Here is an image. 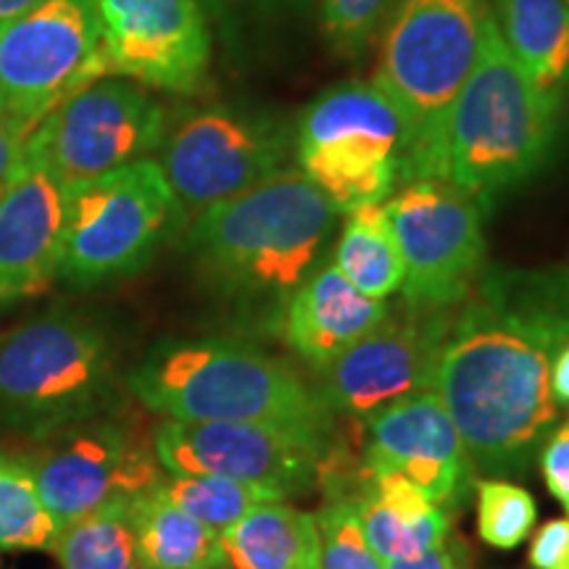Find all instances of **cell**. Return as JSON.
<instances>
[{"mask_svg": "<svg viewBox=\"0 0 569 569\" xmlns=\"http://www.w3.org/2000/svg\"><path fill=\"white\" fill-rule=\"evenodd\" d=\"M293 159L338 213L386 203L407 174L409 122L377 82L336 84L298 117Z\"/></svg>", "mask_w": 569, "mask_h": 569, "instance_id": "cell-8", "label": "cell"}, {"mask_svg": "<svg viewBox=\"0 0 569 569\" xmlns=\"http://www.w3.org/2000/svg\"><path fill=\"white\" fill-rule=\"evenodd\" d=\"M567 343V267H486L453 306L436 390L475 475H528L559 422L551 369Z\"/></svg>", "mask_w": 569, "mask_h": 569, "instance_id": "cell-1", "label": "cell"}, {"mask_svg": "<svg viewBox=\"0 0 569 569\" xmlns=\"http://www.w3.org/2000/svg\"><path fill=\"white\" fill-rule=\"evenodd\" d=\"M390 303L356 290L330 259L288 298L277 336L315 372L343 356L388 317Z\"/></svg>", "mask_w": 569, "mask_h": 569, "instance_id": "cell-19", "label": "cell"}, {"mask_svg": "<svg viewBox=\"0 0 569 569\" xmlns=\"http://www.w3.org/2000/svg\"><path fill=\"white\" fill-rule=\"evenodd\" d=\"M184 227L188 213L156 159L71 182L56 280L80 290L127 280L151 264Z\"/></svg>", "mask_w": 569, "mask_h": 569, "instance_id": "cell-7", "label": "cell"}, {"mask_svg": "<svg viewBox=\"0 0 569 569\" xmlns=\"http://www.w3.org/2000/svg\"><path fill=\"white\" fill-rule=\"evenodd\" d=\"M51 553L61 569H142L132 498H117L69 522Z\"/></svg>", "mask_w": 569, "mask_h": 569, "instance_id": "cell-24", "label": "cell"}, {"mask_svg": "<svg viewBox=\"0 0 569 569\" xmlns=\"http://www.w3.org/2000/svg\"><path fill=\"white\" fill-rule=\"evenodd\" d=\"M169 501L177 503L206 528L222 532L261 503L288 501L282 493L213 475H167L156 482Z\"/></svg>", "mask_w": 569, "mask_h": 569, "instance_id": "cell-26", "label": "cell"}, {"mask_svg": "<svg viewBox=\"0 0 569 569\" xmlns=\"http://www.w3.org/2000/svg\"><path fill=\"white\" fill-rule=\"evenodd\" d=\"M109 77L92 0H40L0 24V101L27 130Z\"/></svg>", "mask_w": 569, "mask_h": 569, "instance_id": "cell-10", "label": "cell"}, {"mask_svg": "<svg viewBox=\"0 0 569 569\" xmlns=\"http://www.w3.org/2000/svg\"><path fill=\"white\" fill-rule=\"evenodd\" d=\"M293 159V127L269 111L201 106L169 119L156 161L190 219L259 188Z\"/></svg>", "mask_w": 569, "mask_h": 569, "instance_id": "cell-9", "label": "cell"}, {"mask_svg": "<svg viewBox=\"0 0 569 569\" xmlns=\"http://www.w3.org/2000/svg\"><path fill=\"white\" fill-rule=\"evenodd\" d=\"M230 569H322L317 517L288 501L261 503L219 532Z\"/></svg>", "mask_w": 569, "mask_h": 569, "instance_id": "cell-20", "label": "cell"}, {"mask_svg": "<svg viewBox=\"0 0 569 569\" xmlns=\"http://www.w3.org/2000/svg\"><path fill=\"white\" fill-rule=\"evenodd\" d=\"M61 525L46 509L24 457L0 453V551H51Z\"/></svg>", "mask_w": 569, "mask_h": 569, "instance_id": "cell-25", "label": "cell"}, {"mask_svg": "<svg viewBox=\"0 0 569 569\" xmlns=\"http://www.w3.org/2000/svg\"><path fill=\"white\" fill-rule=\"evenodd\" d=\"M140 561L146 569H222L219 532L169 501L159 488L132 498Z\"/></svg>", "mask_w": 569, "mask_h": 569, "instance_id": "cell-22", "label": "cell"}, {"mask_svg": "<svg viewBox=\"0 0 569 569\" xmlns=\"http://www.w3.org/2000/svg\"><path fill=\"white\" fill-rule=\"evenodd\" d=\"M142 569H146V567H142Z\"/></svg>", "mask_w": 569, "mask_h": 569, "instance_id": "cell-39", "label": "cell"}, {"mask_svg": "<svg viewBox=\"0 0 569 569\" xmlns=\"http://www.w3.org/2000/svg\"><path fill=\"white\" fill-rule=\"evenodd\" d=\"M38 3L40 0H0V24L13 17H19V13H24L27 9H32V6Z\"/></svg>", "mask_w": 569, "mask_h": 569, "instance_id": "cell-35", "label": "cell"}, {"mask_svg": "<svg viewBox=\"0 0 569 569\" xmlns=\"http://www.w3.org/2000/svg\"><path fill=\"white\" fill-rule=\"evenodd\" d=\"M538 465L546 488L565 507L569 519V417L546 438L538 453Z\"/></svg>", "mask_w": 569, "mask_h": 569, "instance_id": "cell-30", "label": "cell"}, {"mask_svg": "<svg viewBox=\"0 0 569 569\" xmlns=\"http://www.w3.org/2000/svg\"><path fill=\"white\" fill-rule=\"evenodd\" d=\"M403 256L401 301L425 309H453L488 267L482 206L448 180L401 184L386 201Z\"/></svg>", "mask_w": 569, "mask_h": 569, "instance_id": "cell-11", "label": "cell"}, {"mask_svg": "<svg viewBox=\"0 0 569 569\" xmlns=\"http://www.w3.org/2000/svg\"><path fill=\"white\" fill-rule=\"evenodd\" d=\"M565 3H567V6H569V0H565Z\"/></svg>", "mask_w": 569, "mask_h": 569, "instance_id": "cell-37", "label": "cell"}, {"mask_svg": "<svg viewBox=\"0 0 569 569\" xmlns=\"http://www.w3.org/2000/svg\"><path fill=\"white\" fill-rule=\"evenodd\" d=\"M551 396L557 401L559 411H567L569 415V343L561 348L551 369Z\"/></svg>", "mask_w": 569, "mask_h": 569, "instance_id": "cell-34", "label": "cell"}, {"mask_svg": "<svg viewBox=\"0 0 569 569\" xmlns=\"http://www.w3.org/2000/svg\"><path fill=\"white\" fill-rule=\"evenodd\" d=\"M478 490V536L490 549L511 551L532 536L538 503L528 488L503 478L475 482Z\"/></svg>", "mask_w": 569, "mask_h": 569, "instance_id": "cell-27", "label": "cell"}, {"mask_svg": "<svg viewBox=\"0 0 569 569\" xmlns=\"http://www.w3.org/2000/svg\"><path fill=\"white\" fill-rule=\"evenodd\" d=\"M24 459L61 528L117 498L146 493L163 478L153 432H142L117 409L56 432Z\"/></svg>", "mask_w": 569, "mask_h": 569, "instance_id": "cell-12", "label": "cell"}, {"mask_svg": "<svg viewBox=\"0 0 569 569\" xmlns=\"http://www.w3.org/2000/svg\"><path fill=\"white\" fill-rule=\"evenodd\" d=\"M338 209L301 169L198 213L184 251L213 288L274 332L288 298L325 261Z\"/></svg>", "mask_w": 569, "mask_h": 569, "instance_id": "cell-2", "label": "cell"}, {"mask_svg": "<svg viewBox=\"0 0 569 569\" xmlns=\"http://www.w3.org/2000/svg\"><path fill=\"white\" fill-rule=\"evenodd\" d=\"M486 0H396L375 80L409 122L403 184L446 177V122L475 67Z\"/></svg>", "mask_w": 569, "mask_h": 569, "instance_id": "cell-6", "label": "cell"}, {"mask_svg": "<svg viewBox=\"0 0 569 569\" xmlns=\"http://www.w3.org/2000/svg\"><path fill=\"white\" fill-rule=\"evenodd\" d=\"M503 46L540 90L565 101L569 90V6L565 0L488 3Z\"/></svg>", "mask_w": 569, "mask_h": 569, "instance_id": "cell-21", "label": "cell"}, {"mask_svg": "<svg viewBox=\"0 0 569 569\" xmlns=\"http://www.w3.org/2000/svg\"><path fill=\"white\" fill-rule=\"evenodd\" d=\"M396 0H322V27L343 56L365 53L386 24Z\"/></svg>", "mask_w": 569, "mask_h": 569, "instance_id": "cell-29", "label": "cell"}, {"mask_svg": "<svg viewBox=\"0 0 569 569\" xmlns=\"http://www.w3.org/2000/svg\"><path fill=\"white\" fill-rule=\"evenodd\" d=\"M27 138H30V130L0 101V193L9 188L13 174H17Z\"/></svg>", "mask_w": 569, "mask_h": 569, "instance_id": "cell-33", "label": "cell"}, {"mask_svg": "<svg viewBox=\"0 0 569 569\" xmlns=\"http://www.w3.org/2000/svg\"><path fill=\"white\" fill-rule=\"evenodd\" d=\"M367 422L361 465L398 472L443 511L459 509L475 486L465 440L436 388L375 411Z\"/></svg>", "mask_w": 569, "mask_h": 569, "instance_id": "cell-17", "label": "cell"}, {"mask_svg": "<svg viewBox=\"0 0 569 569\" xmlns=\"http://www.w3.org/2000/svg\"><path fill=\"white\" fill-rule=\"evenodd\" d=\"M386 569H472V549L459 532H448L436 549L419 553L415 559L388 561Z\"/></svg>", "mask_w": 569, "mask_h": 569, "instance_id": "cell-32", "label": "cell"}, {"mask_svg": "<svg viewBox=\"0 0 569 569\" xmlns=\"http://www.w3.org/2000/svg\"><path fill=\"white\" fill-rule=\"evenodd\" d=\"M338 272L369 298L388 301L403 284V256L390 227L386 203L361 206L346 213L336 251L330 256Z\"/></svg>", "mask_w": 569, "mask_h": 569, "instance_id": "cell-23", "label": "cell"}, {"mask_svg": "<svg viewBox=\"0 0 569 569\" xmlns=\"http://www.w3.org/2000/svg\"><path fill=\"white\" fill-rule=\"evenodd\" d=\"M67 182L30 151L0 193V306L51 288L59 277Z\"/></svg>", "mask_w": 569, "mask_h": 569, "instance_id": "cell-18", "label": "cell"}, {"mask_svg": "<svg viewBox=\"0 0 569 569\" xmlns=\"http://www.w3.org/2000/svg\"><path fill=\"white\" fill-rule=\"evenodd\" d=\"M315 517L322 540V569H386L369 546L351 498L325 493V507Z\"/></svg>", "mask_w": 569, "mask_h": 569, "instance_id": "cell-28", "label": "cell"}, {"mask_svg": "<svg viewBox=\"0 0 569 569\" xmlns=\"http://www.w3.org/2000/svg\"><path fill=\"white\" fill-rule=\"evenodd\" d=\"M453 309L398 301L359 343L317 372L315 393L332 415L367 419L403 398L436 388L440 348Z\"/></svg>", "mask_w": 569, "mask_h": 569, "instance_id": "cell-15", "label": "cell"}, {"mask_svg": "<svg viewBox=\"0 0 569 569\" xmlns=\"http://www.w3.org/2000/svg\"><path fill=\"white\" fill-rule=\"evenodd\" d=\"M109 77L193 96L209 80L211 34L201 0H92Z\"/></svg>", "mask_w": 569, "mask_h": 569, "instance_id": "cell-16", "label": "cell"}, {"mask_svg": "<svg viewBox=\"0 0 569 569\" xmlns=\"http://www.w3.org/2000/svg\"><path fill=\"white\" fill-rule=\"evenodd\" d=\"M272 3H303V0H272Z\"/></svg>", "mask_w": 569, "mask_h": 569, "instance_id": "cell-36", "label": "cell"}, {"mask_svg": "<svg viewBox=\"0 0 569 569\" xmlns=\"http://www.w3.org/2000/svg\"><path fill=\"white\" fill-rule=\"evenodd\" d=\"M169 113L146 88L124 77H101L67 98L27 138L63 182L153 159L167 134Z\"/></svg>", "mask_w": 569, "mask_h": 569, "instance_id": "cell-13", "label": "cell"}, {"mask_svg": "<svg viewBox=\"0 0 569 569\" xmlns=\"http://www.w3.org/2000/svg\"><path fill=\"white\" fill-rule=\"evenodd\" d=\"M528 565L532 569H569V519H549L530 540Z\"/></svg>", "mask_w": 569, "mask_h": 569, "instance_id": "cell-31", "label": "cell"}, {"mask_svg": "<svg viewBox=\"0 0 569 569\" xmlns=\"http://www.w3.org/2000/svg\"><path fill=\"white\" fill-rule=\"evenodd\" d=\"M222 569H230V567H222Z\"/></svg>", "mask_w": 569, "mask_h": 569, "instance_id": "cell-38", "label": "cell"}, {"mask_svg": "<svg viewBox=\"0 0 569 569\" xmlns=\"http://www.w3.org/2000/svg\"><path fill=\"white\" fill-rule=\"evenodd\" d=\"M127 390L172 422H251L336 438V415L315 388L240 338L163 340L127 375Z\"/></svg>", "mask_w": 569, "mask_h": 569, "instance_id": "cell-3", "label": "cell"}, {"mask_svg": "<svg viewBox=\"0 0 569 569\" xmlns=\"http://www.w3.org/2000/svg\"><path fill=\"white\" fill-rule=\"evenodd\" d=\"M117 353L98 319L56 303L0 332V430L42 443L117 409Z\"/></svg>", "mask_w": 569, "mask_h": 569, "instance_id": "cell-5", "label": "cell"}, {"mask_svg": "<svg viewBox=\"0 0 569 569\" xmlns=\"http://www.w3.org/2000/svg\"><path fill=\"white\" fill-rule=\"evenodd\" d=\"M336 438L251 422H163L153 430L167 475H213L269 488L284 498L319 486Z\"/></svg>", "mask_w": 569, "mask_h": 569, "instance_id": "cell-14", "label": "cell"}, {"mask_svg": "<svg viewBox=\"0 0 569 569\" xmlns=\"http://www.w3.org/2000/svg\"><path fill=\"white\" fill-rule=\"evenodd\" d=\"M565 101L540 90L482 9L475 67L446 122V177L490 211L498 198L543 172L559 142Z\"/></svg>", "mask_w": 569, "mask_h": 569, "instance_id": "cell-4", "label": "cell"}]
</instances>
